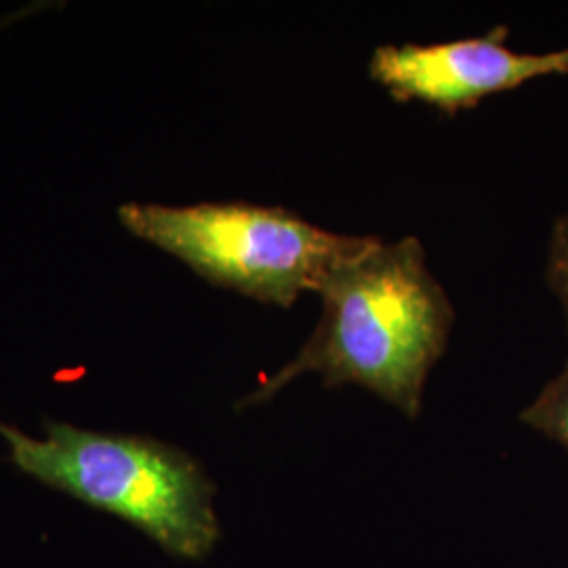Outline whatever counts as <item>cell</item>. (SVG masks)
I'll list each match as a JSON object with an SVG mask.
<instances>
[{"mask_svg":"<svg viewBox=\"0 0 568 568\" xmlns=\"http://www.w3.org/2000/svg\"><path fill=\"white\" fill-rule=\"evenodd\" d=\"M520 419L568 453V363L520 413Z\"/></svg>","mask_w":568,"mask_h":568,"instance_id":"5","label":"cell"},{"mask_svg":"<svg viewBox=\"0 0 568 568\" xmlns=\"http://www.w3.org/2000/svg\"><path fill=\"white\" fill-rule=\"evenodd\" d=\"M546 278L558 304L565 310L568 325V213L560 215L551 227Z\"/></svg>","mask_w":568,"mask_h":568,"instance_id":"6","label":"cell"},{"mask_svg":"<svg viewBox=\"0 0 568 568\" xmlns=\"http://www.w3.org/2000/svg\"><path fill=\"white\" fill-rule=\"evenodd\" d=\"M506 28L487 37L384 44L371 58V79L398 102H422L455 114L488 95L525 82L568 74V47L548 53H518L504 44Z\"/></svg>","mask_w":568,"mask_h":568,"instance_id":"4","label":"cell"},{"mask_svg":"<svg viewBox=\"0 0 568 568\" xmlns=\"http://www.w3.org/2000/svg\"><path fill=\"white\" fill-rule=\"evenodd\" d=\"M0 436L21 474L138 528L173 558L199 562L222 539L215 485L182 448L47 417L42 438L4 422Z\"/></svg>","mask_w":568,"mask_h":568,"instance_id":"2","label":"cell"},{"mask_svg":"<svg viewBox=\"0 0 568 568\" xmlns=\"http://www.w3.org/2000/svg\"><path fill=\"white\" fill-rule=\"evenodd\" d=\"M318 297L323 314L300 354L236 408L264 405L300 377L318 375L325 386L365 387L415 419L455 323L424 244L413 236L375 239L326 281Z\"/></svg>","mask_w":568,"mask_h":568,"instance_id":"1","label":"cell"},{"mask_svg":"<svg viewBox=\"0 0 568 568\" xmlns=\"http://www.w3.org/2000/svg\"><path fill=\"white\" fill-rule=\"evenodd\" d=\"M122 227L173 255L206 283L262 304L291 307L375 243L310 224L281 206L199 203L169 206L124 203Z\"/></svg>","mask_w":568,"mask_h":568,"instance_id":"3","label":"cell"}]
</instances>
